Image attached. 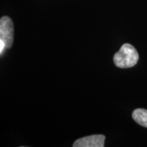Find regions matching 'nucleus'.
I'll return each instance as SVG.
<instances>
[{
    "instance_id": "nucleus-1",
    "label": "nucleus",
    "mask_w": 147,
    "mask_h": 147,
    "mask_svg": "<svg viewBox=\"0 0 147 147\" xmlns=\"http://www.w3.org/2000/svg\"><path fill=\"white\" fill-rule=\"evenodd\" d=\"M139 60V55L136 49L130 44H124L120 50L114 55L115 65L119 68H129L136 65Z\"/></svg>"
},
{
    "instance_id": "nucleus-2",
    "label": "nucleus",
    "mask_w": 147,
    "mask_h": 147,
    "mask_svg": "<svg viewBox=\"0 0 147 147\" xmlns=\"http://www.w3.org/2000/svg\"><path fill=\"white\" fill-rule=\"evenodd\" d=\"M14 23L9 16L0 18V40H2L5 49H10L14 41Z\"/></svg>"
},
{
    "instance_id": "nucleus-3",
    "label": "nucleus",
    "mask_w": 147,
    "mask_h": 147,
    "mask_svg": "<svg viewBox=\"0 0 147 147\" xmlns=\"http://www.w3.org/2000/svg\"><path fill=\"white\" fill-rule=\"evenodd\" d=\"M106 136L102 134L91 135L76 140L73 147H104Z\"/></svg>"
},
{
    "instance_id": "nucleus-4",
    "label": "nucleus",
    "mask_w": 147,
    "mask_h": 147,
    "mask_svg": "<svg viewBox=\"0 0 147 147\" xmlns=\"http://www.w3.org/2000/svg\"><path fill=\"white\" fill-rule=\"evenodd\" d=\"M132 118L138 124L147 127V110L143 108L136 109L132 113Z\"/></svg>"
},
{
    "instance_id": "nucleus-5",
    "label": "nucleus",
    "mask_w": 147,
    "mask_h": 147,
    "mask_svg": "<svg viewBox=\"0 0 147 147\" xmlns=\"http://www.w3.org/2000/svg\"><path fill=\"white\" fill-rule=\"evenodd\" d=\"M5 48V45L2 40H0V53H1V55H2V53L4 49Z\"/></svg>"
}]
</instances>
